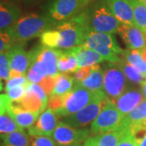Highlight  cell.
<instances>
[{
    "label": "cell",
    "instance_id": "cell-49",
    "mask_svg": "<svg viewBox=\"0 0 146 146\" xmlns=\"http://www.w3.org/2000/svg\"><path fill=\"white\" fill-rule=\"evenodd\" d=\"M141 1H143V0H141Z\"/></svg>",
    "mask_w": 146,
    "mask_h": 146
},
{
    "label": "cell",
    "instance_id": "cell-11",
    "mask_svg": "<svg viewBox=\"0 0 146 146\" xmlns=\"http://www.w3.org/2000/svg\"><path fill=\"white\" fill-rule=\"evenodd\" d=\"M8 53L10 58V78L26 75L31 64L30 53L26 52L24 46L21 45H15L8 50Z\"/></svg>",
    "mask_w": 146,
    "mask_h": 146
},
{
    "label": "cell",
    "instance_id": "cell-5",
    "mask_svg": "<svg viewBox=\"0 0 146 146\" xmlns=\"http://www.w3.org/2000/svg\"><path fill=\"white\" fill-rule=\"evenodd\" d=\"M123 118L115 103L108 98L98 116L92 123L90 131L98 135L116 130Z\"/></svg>",
    "mask_w": 146,
    "mask_h": 146
},
{
    "label": "cell",
    "instance_id": "cell-41",
    "mask_svg": "<svg viewBox=\"0 0 146 146\" xmlns=\"http://www.w3.org/2000/svg\"><path fill=\"white\" fill-rule=\"evenodd\" d=\"M81 1V7L82 9H85L88 6L91 5L92 3H94L95 0H80Z\"/></svg>",
    "mask_w": 146,
    "mask_h": 146
},
{
    "label": "cell",
    "instance_id": "cell-31",
    "mask_svg": "<svg viewBox=\"0 0 146 146\" xmlns=\"http://www.w3.org/2000/svg\"><path fill=\"white\" fill-rule=\"evenodd\" d=\"M21 129L9 115H0V135L8 134Z\"/></svg>",
    "mask_w": 146,
    "mask_h": 146
},
{
    "label": "cell",
    "instance_id": "cell-9",
    "mask_svg": "<svg viewBox=\"0 0 146 146\" xmlns=\"http://www.w3.org/2000/svg\"><path fill=\"white\" fill-rule=\"evenodd\" d=\"M89 136L88 129L75 127L62 121L58 123L53 133V138L58 146L81 144L89 138Z\"/></svg>",
    "mask_w": 146,
    "mask_h": 146
},
{
    "label": "cell",
    "instance_id": "cell-29",
    "mask_svg": "<svg viewBox=\"0 0 146 146\" xmlns=\"http://www.w3.org/2000/svg\"><path fill=\"white\" fill-rule=\"evenodd\" d=\"M123 58L127 63L132 65L135 68H136L140 72L145 75L146 74V63L142 58L140 50H124L123 54Z\"/></svg>",
    "mask_w": 146,
    "mask_h": 146
},
{
    "label": "cell",
    "instance_id": "cell-47",
    "mask_svg": "<svg viewBox=\"0 0 146 146\" xmlns=\"http://www.w3.org/2000/svg\"><path fill=\"white\" fill-rule=\"evenodd\" d=\"M143 2H144V3H145L146 6V0H143Z\"/></svg>",
    "mask_w": 146,
    "mask_h": 146
},
{
    "label": "cell",
    "instance_id": "cell-7",
    "mask_svg": "<svg viewBox=\"0 0 146 146\" xmlns=\"http://www.w3.org/2000/svg\"><path fill=\"white\" fill-rule=\"evenodd\" d=\"M48 96L40 84L29 83L26 86V93L24 98L15 102L23 109L31 112L42 113L48 106Z\"/></svg>",
    "mask_w": 146,
    "mask_h": 146
},
{
    "label": "cell",
    "instance_id": "cell-27",
    "mask_svg": "<svg viewBox=\"0 0 146 146\" xmlns=\"http://www.w3.org/2000/svg\"><path fill=\"white\" fill-rule=\"evenodd\" d=\"M75 80L72 76L64 73H58L56 79V83L50 95L65 96L70 93L74 88Z\"/></svg>",
    "mask_w": 146,
    "mask_h": 146
},
{
    "label": "cell",
    "instance_id": "cell-16",
    "mask_svg": "<svg viewBox=\"0 0 146 146\" xmlns=\"http://www.w3.org/2000/svg\"><path fill=\"white\" fill-rule=\"evenodd\" d=\"M105 3L111 13L122 24L135 25L130 0H105Z\"/></svg>",
    "mask_w": 146,
    "mask_h": 146
},
{
    "label": "cell",
    "instance_id": "cell-21",
    "mask_svg": "<svg viewBox=\"0 0 146 146\" xmlns=\"http://www.w3.org/2000/svg\"><path fill=\"white\" fill-rule=\"evenodd\" d=\"M75 84L92 91H102L104 84V72L98 64L92 66L91 72L87 78Z\"/></svg>",
    "mask_w": 146,
    "mask_h": 146
},
{
    "label": "cell",
    "instance_id": "cell-37",
    "mask_svg": "<svg viewBox=\"0 0 146 146\" xmlns=\"http://www.w3.org/2000/svg\"><path fill=\"white\" fill-rule=\"evenodd\" d=\"M57 76L58 74L55 76H46L41 81V83L39 84L40 86L47 94H50V93L52 92L53 89L55 85V83H56Z\"/></svg>",
    "mask_w": 146,
    "mask_h": 146
},
{
    "label": "cell",
    "instance_id": "cell-26",
    "mask_svg": "<svg viewBox=\"0 0 146 146\" xmlns=\"http://www.w3.org/2000/svg\"><path fill=\"white\" fill-rule=\"evenodd\" d=\"M84 45L87 47H89L90 49L94 50V51L99 54L103 58V59L106 61H108L109 63H118L123 59V58L120 57L119 54H118L117 53H115L114 50H112L110 48L98 44L96 42H93L91 40H89L88 38H86Z\"/></svg>",
    "mask_w": 146,
    "mask_h": 146
},
{
    "label": "cell",
    "instance_id": "cell-19",
    "mask_svg": "<svg viewBox=\"0 0 146 146\" xmlns=\"http://www.w3.org/2000/svg\"><path fill=\"white\" fill-rule=\"evenodd\" d=\"M76 58L79 68L90 67L104 61L103 58L94 50L87 47L84 44L70 49Z\"/></svg>",
    "mask_w": 146,
    "mask_h": 146
},
{
    "label": "cell",
    "instance_id": "cell-28",
    "mask_svg": "<svg viewBox=\"0 0 146 146\" xmlns=\"http://www.w3.org/2000/svg\"><path fill=\"white\" fill-rule=\"evenodd\" d=\"M135 25L146 34V6L141 0H130Z\"/></svg>",
    "mask_w": 146,
    "mask_h": 146
},
{
    "label": "cell",
    "instance_id": "cell-25",
    "mask_svg": "<svg viewBox=\"0 0 146 146\" xmlns=\"http://www.w3.org/2000/svg\"><path fill=\"white\" fill-rule=\"evenodd\" d=\"M146 119V100H143L140 104L132 110L130 113L123 119L120 125L127 127L131 125H136Z\"/></svg>",
    "mask_w": 146,
    "mask_h": 146
},
{
    "label": "cell",
    "instance_id": "cell-13",
    "mask_svg": "<svg viewBox=\"0 0 146 146\" xmlns=\"http://www.w3.org/2000/svg\"><path fill=\"white\" fill-rule=\"evenodd\" d=\"M31 58L36 59L44 65L47 76H55L58 74L57 61L58 49L39 46L29 51Z\"/></svg>",
    "mask_w": 146,
    "mask_h": 146
},
{
    "label": "cell",
    "instance_id": "cell-24",
    "mask_svg": "<svg viewBox=\"0 0 146 146\" xmlns=\"http://www.w3.org/2000/svg\"><path fill=\"white\" fill-rule=\"evenodd\" d=\"M0 146H29V136L25 130L0 135Z\"/></svg>",
    "mask_w": 146,
    "mask_h": 146
},
{
    "label": "cell",
    "instance_id": "cell-32",
    "mask_svg": "<svg viewBox=\"0 0 146 146\" xmlns=\"http://www.w3.org/2000/svg\"><path fill=\"white\" fill-rule=\"evenodd\" d=\"M10 58L8 50L0 53V79L7 80L10 78Z\"/></svg>",
    "mask_w": 146,
    "mask_h": 146
},
{
    "label": "cell",
    "instance_id": "cell-43",
    "mask_svg": "<svg viewBox=\"0 0 146 146\" xmlns=\"http://www.w3.org/2000/svg\"><path fill=\"white\" fill-rule=\"evenodd\" d=\"M141 84H142V92H143L144 96H145L146 98V81H144Z\"/></svg>",
    "mask_w": 146,
    "mask_h": 146
},
{
    "label": "cell",
    "instance_id": "cell-3",
    "mask_svg": "<svg viewBox=\"0 0 146 146\" xmlns=\"http://www.w3.org/2000/svg\"><path fill=\"white\" fill-rule=\"evenodd\" d=\"M89 31L117 33L122 23L109 10L105 0H98L84 9Z\"/></svg>",
    "mask_w": 146,
    "mask_h": 146
},
{
    "label": "cell",
    "instance_id": "cell-34",
    "mask_svg": "<svg viewBox=\"0 0 146 146\" xmlns=\"http://www.w3.org/2000/svg\"><path fill=\"white\" fill-rule=\"evenodd\" d=\"M15 46V42L7 30H0V53L9 50Z\"/></svg>",
    "mask_w": 146,
    "mask_h": 146
},
{
    "label": "cell",
    "instance_id": "cell-22",
    "mask_svg": "<svg viewBox=\"0 0 146 146\" xmlns=\"http://www.w3.org/2000/svg\"><path fill=\"white\" fill-rule=\"evenodd\" d=\"M58 71L62 73H75L79 66L76 58L70 49H58Z\"/></svg>",
    "mask_w": 146,
    "mask_h": 146
},
{
    "label": "cell",
    "instance_id": "cell-4",
    "mask_svg": "<svg viewBox=\"0 0 146 146\" xmlns=\"http://www.w3.org/2000/svg\"><path fill=\"white\" fill-rule=\"evenodd\" d=\"M106 98L107 97L103 91H92L74 84L72 90L64 96L62 107L55 113L58 118H64L78 112L91 102Z\"/></svg>",
    "mask_w": 146,
    "mask_h": 146
},
{
    "label": "cell",
    "instance_id": "cell-15",
    "mask_svg": "<svg viewBox=\"0 0 146 146\" xmlns=\"http://www.w3.org/2000/svg\"><path fill=\"white\" fill-rule=\"evenodd\" d=\"M7 114L16 122L21 129L25 130V128H29L34 125L41 113L28 111L23 109L16 102H11L9 108L7 110Z\"/></svg>",
    "mask_w": 146,
    "mask_h": 146
},
{
    "label": "cell",
    "instance_id": "cell-12",
    "mask_svg": "<svg viewBox=\"0 0 146 146\" xmlns=\"http://www.w3.org/2000/svg\"><path fill=\"white\" fill-rule=\"evenodd\" d=\"M58 118L54 110L47 108L39 115L34 125L29 128V136H52L58 124Z\"/></svg>",
    "mask_w": 146,
    "mask_h": 146
},
{
    "label": "cell",
    "instance_id": "cell-48",
    "mask_svg": "<svg viewBox=\"0 0 146 146\" xmlns=\"http://www.w3.org/2000/svg\"><path fill=\"white\" fill-rule=\"evenodd\" d=\"M145 78H146V74H145Z\"/></svg>",
    "mask_w": 146,
    "mask_h": 146
},
{
    "label": "cell",
    "instance_id": "cell-36",
    "mask_svg": "<svg viewBox=\"0 0 146 146\" xmlns=\"http://www.w3.org/2000/svg\"><path fill=\"white\" fill-rule=\"evenodd\" d=\"M26 93V86H18L10 89L7 92L11 102H19L21 101Z\"/></svg>",
    "mask_w": 146,
    "mask_h": 146
},
{
    "label": "cell",
    "instance_id": "cell-38",
    "mask_svg": "<svg viewBox=\"0 0 146 146\" xmlns=\"http://www.w3.org/2000/svg\"><path fill=\"white\" fill-rule=\"evenodd\" d=\"M63 98L64 96H56V95H50L48 101V106L50 109L54 110V112L59 110L63 104Z\"/></svg>",
    "mask_w": 146,
    "mask_h": 146
},
{
    "label": "cell",
    "instance_id": "cell-1",
    "mask_svg": "<svg viewBox=\"0 0 146 146\" xmlns=\"http://www.w3.org/2000/svg\"><path fill=\"white\" fill-rule=\"evenodd\" d=\"M89 32L83 10L72 19L45 32L41 36V42L43 46L49 48L71 49L84 45Z\"/></svg>",
    "mask_w": 146,
    "mask_h": 146
},
{
    "label": "cell",
    "instance_id": "cell-14",
    "mask_svg": "<svg viewBox=\"0 0 146 146\" xmlns=\"http://www.w3.org/2000/svg\"><path fill=\"white\" fill-rule=\"evenodd\" d=\"M118 33L129 50H142L146 47V34L135 25L123 24Z\"/></svg>",
    "mask_w": 146,
    "mask_h": 146
},
{
    "label": "cell",
    "instance_id": "cell-6",
    "mask_svg": "<svg viewBox=\"0 0 146 146\" xmlns=\"http://www.w3.org/2000/svg\"><path fill=\"white\" fill-rule=\"evenodd\" d=\"M127 77L115 63L106 65L104 72L103 89L106 97L111 101L116 99L125 92Z\"/></svg>",
    "mask_w": 146,
    "mask_h": 146
},
{
    "label": "cell",
    "instance_id": "cell-45",
    "mask_svg": "<svg viewBox=\"0 0 146 146\" xmlns=\"http://www.w3.org/2000/svg\"><path fill=\"white\" fill-rule=\"evenodd\" d=\"M59 146H82L81 144H72V145H59Z\"/></svg>",
    "mask_w": 146,
    "mask_h": 146
},
{
    "label": "cell",
    "instance_id": "cell-39",
    "mask_svg": "<svg viewBox=\"0 0 146 146\" xmlns=\"http://www.w3.org/2000/svg\"><path fill=\"white\" fill-rule=\"evenodd\" d=\"M91 70H92V66L79 68L78 70L74 73V76H73L75 82H80L85 78H87L91 72Z\"/></svg>",
    "mask_w": 146,
    "mask_h": 146
},
{
    "label": "cell",
    "instance_id": "cell-30",
    "mask_svg": "<svg viewBox=\"0 0 146 146\" xmlns=\"http://www.w3.org/2000/svg\"><path fill=\"white\" fill-rule=\"evenodd\" d=\"M116 65L121 68V70L123 72L127 79H128L130 81L133 82V83L141 84L144 82V80L145 78V75L140 72L136 68L127 63L123 58L119 63H116Z\"/></svg>",
    "mask_w": 146,
    "mask_h": 146
},
{
    "label": "cell",
    "instance_id": "cell-44",
    "mask_svg": "<svg viewBox=\"0 0 146 146\" xmlns=\"http://www.w3.org/2000/svg\"><path fill=\"white\" fill-rule=\"evenodd\" d=\"M139 146H146V136H145V138L142 140L141 143L139 144Z\"/></svg>",
    "mask_w": 146,
    "mask_h": 146
},
{
    "label": "cell",
    "instance_id": "cell-2",
    "mask_svg": "<svg viewBox=\"0 0 146 146\" xmlns=\"http://www.w3.org/2000/svg\"><path fill=\"white\" fill-rule=\"evenodd\" d=\"M56 25L57 24L49 16L28 14L21 16L7 31L13 37L15 45L24 46L29 40L41 36Z\"/></svg>",
    "mask_w": 146,
    "mask_h": 146
},
{
    "label": "cell",
    "instance_id": "cell-40",
    "mask_svg": "<svg viewBox=\"0 0 146 146\" xmlns=\"http://www.w3.org/2000/svg\"><path fill=\"white\" fill-rule=\"evenodd\" d=\"M11 100L7 94H0V115L7 113V110L11 104Z\"/></svg>",
    "mask_w": 146,
    "mask_h": 146
},
{
    "label": "cell",
    "instance_id": "cell-46",
    "mask_svg": "<svg viewBox=\"0 0 146 146\" xmlns=\"http://www.w3.org/2000/svg\"><path fill=\"white\" fill-rule=\"evenodd\" d=\"M3 89V83H2V80L0 79V92Z\"/></svg>",
    "mask_w": 146,
    "mask_h": 146
},
{
    "label": "cell",
    "instance_id": "cell-17",
    "mask_svg": "<svg viewBox=\"0 0 146 146\" xmlns=\"http://www.w3.org/2000/svg\"><path fill=\"white\" fill-rule=\"evenodd\" d=\"M21 17V10L18 6L0 0V30H8Z\"/></svg>",
    "mask_w": 146,
    "mask_h": 146
},
{
    "label": "cell",
    "instance_id": "cell-35",
    "mask_svg": "<svg viewBox=\"0 0 146 146\" xmlns=\"http://www.w3.org/2000/svg\"><path fill=\"white\" fill-rule=\"evenodd\" d=\"M29 83V82L28 80L26 75H22V76H14V77H11L6 82L5 91L7 92L8 90L13 89L15 87H18V86H27Z\"/></svg>",
    "mask_w": 146,
    "mask_h": 146
},
{
    "label": "cell",
    "instance_id": "cell-20",
    "mask_svg": "<svg viewBox=\"0 0 146 146\" xmlns=\"http://www.w3.org/2000/svg\"><path fill=\"white\" fill-rule=\"evenodd\" d=\"M124 132V128L119 127L115 131L89 137L84 141V146H117Z\"/></svg>",
    "mask_w": 146,
    "mask_h": 146
},
{
    "label": "cell",
    "instance_id": "cell-18",
    "mask_svg": "<svg viewBox=\"0 0 146 146\" xmlns=\"http://www.w3.org/2000/svg\"><path fill=\"white\" fill-rule=\"evenodd\" d=\"M143 100L144 96L140 91L127 90L112 102L117 106L120 113L123 115V117H125L132 110L135 109Z\"/></svg>",
    "mask_w": 146,
    "mask_h": 146
},
{
    "label": "cell",
    "instance_id": "cell-33",
    "mask_svg": "<svg viewBox=\"0 0 146 146\" xmlns=\"http://www.w3.org/2000/svg\"><path fill=\"white\" fill-rule=\"evenodd\" d=\"M29 146H56L50 136H29Z\"/></svg>",
    "mask_w": 146,
    "mask_h": 146
},
{
    "label": "cell",
    "instance_id": "cell-42",
    "mask_svg": "<svg viewBox=\"0 0 146 146\" xmlns=\"http://www.w3.org/2000/svg\"><path fill=\"white\" fill-rule=\"evenodd\" d=\"M141 51V54L142 56V58L144 59V61L146 63V47L145 49H143L142 50H140Z\"/></svg>",
    "mask_w": 146,
    "mask_h": 146
},
{
    "label": "cell",
    "instance_id": "cell-8",
    "mask_svg": "<svg viewBox=\"0 0 146 146\" xmlns=\"http://www.w3.org/2000/svg\"><path fill=\"white\" fill-rule=\"evenodd\" d=\"M108 98L103 101H96L79 110L78 112L63 118L62 122L75 127H83L93 123L106 103Z\"/></svg>",
    "mask_w": 146,
    "mask_h": 146
},
{
    "label": "cell",
    "instance_id": "cell-10",
    "mask_svg": "<svg viewBox=\"0 0 146 146\" xmlns=\"http://www.w3.org/2000/svg\"><path fill=\"white\" fill-rule=\"evenodd\" d=\"M83 11L80 0H54L49 8V15L57 25L72 19Z\"/></svg>",
    "mask_w": 146,
    "mask_h": 146
},
{
    "label": "cell",
    "instance_id": "cell-23",
    "mask_svg": "<svg viewBox=\"0 0 146 146\" xmlns=\"http://www.w3.org/2000/svg\"><path fill=\"white\" fill-rule=\"evenodd\" d=\"M86 38H88L89 40L96 42L98 44L109 47L112 50H114L115 53H117L119 55L120 54L123 55L124 53V50H123L119 46L115 36L111 33L89 31Z\"/></svg>",
    "mask_w": 146,
    "mask_h": 146
}]
</instances>
